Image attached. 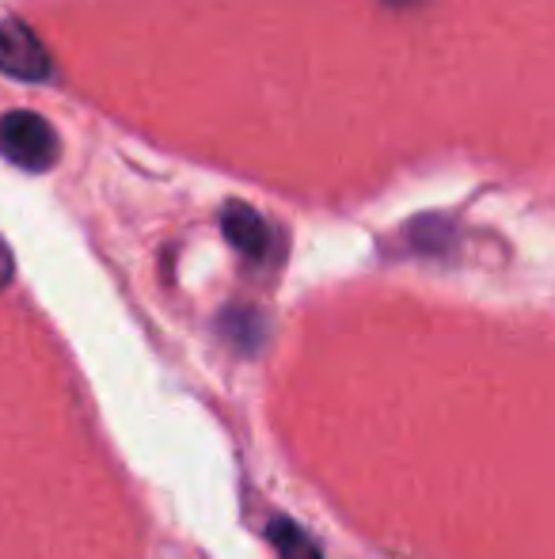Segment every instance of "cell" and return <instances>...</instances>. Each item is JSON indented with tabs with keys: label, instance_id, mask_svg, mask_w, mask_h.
<instances>
[{
	"label": "cell",
	"instance_id": "obj_5",
	"mask_svg": "<svg viewBox=\"0 0 555 559\" xmlns=\"http://www.w3.org/2000/svg\"><path fill=\"white\" fill-rule=\"evenodd\" d=\"M221 328L229 332V338L244 350H255L263 343V320L252 309H229V317L221 320Z\"/></svg>",
	"mask_w": 555,
	"mask_h": 559
},
{
	"label": "cell",
	"instance_id": "obj_6",
	"mask_svg": "<svg viewBox=\"0 0 555 559\" xmlns=\"http://www.w3.org/2000/svg\"><path fill=\"white\" fill-rule=\"evenodd\" d=\"M12 274H15V259H12V248L4 243V236H0V289L12 282Z\"/></svg>",
	"mask_w": 555,
	"mask_h": 559
},
{
	"label": "cell",
	"instance_id": "obj_2",
	"mask_svg": "<svg viewBox=\"0 0 555 559\" xmlns=\"http://www.w3.org/2000/svg\"><path fill=\"white\" fill-rule=\"evenodd\" d=\"M0 73L23 84H43L53 76V61L38 35L20 20H0Z\"/></svg>",
	"mask_w": 555,
	"mask_h": 559
},
{
	"label": "cell",
	"instance_id": "obj_7",
	"mask_svg": "<svg viewBox=\"0 0 555 559\" xmlns=\"http://www.w3.org/2000/svg\"><path fill=\"white\" fill-rule=\"evenodd\" d=\"M388 4H411V0H388Z\"/></svg>",
	"mask_w": 555,
	"mask_h": 559
},
{
	"label": "cell",
	"instance_id": "obj_1",
	"mask_svg": "<svg viewBox=\"0 0 555 559\" xmlns=\"http://www.w3.org/2000/svg\"><path fill=\"white\" fill-rule=\"evenodd\" d=\"M0 153L27 171H50L58 164V133L35 111L0 115Z\"/></svg>",
	"mask_w": 555,
	"mask_h": 559
},
{
	"label": "cell",
	"instance_id": "obj_3",
	"mask_svg": "<svg viewBox=\"0 0 555 559\" xmlns=\"http://www.w3.org/2000/svg\"><path fill=\"white\" fill-rule=\"evenodd\" d=\"M221 228L229 236V243L252 263H263L270 255V225L263 214H255L244 202H229L221 214Z\"/></svg>",
	"mask_w": 555,
	"mask_h": 559
},
{
	"label": "cell",
	"instance_id": "obj_4",
	"mask_svg": "<svg viewBox=\"0 0 555 559\" xmlns=\"http://www.w3.org/2000/svg\"><path fill=\"white\" fill-rule=\"evenodd\" d=\"M267 537H270V545L278 548L281 559H324L316 540H312L301 525L289 522V518H275V522L267 525Z\"/></svg>",
	"mask_w": 555,
	"mask_h": 559
}]
</instances>
